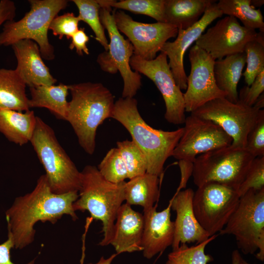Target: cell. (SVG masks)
<instances>
[{"label": "cell", "instance_id": "19", "mask_svg": "<svg viewBox=\"0 0 264 264\" xmlns=\"http://www.w3.org/2000/svg\"><path fill=\"white\" fill-rule=\"evenodd\" d=\"M194 192L191 188L176 192L171 199V209L176 212L173 250L181 244L196 242L198 244L210 237L195 215L193 207Z\"/></svg>", "mask_w": 264, "mask_h": 264}, {"label": "cell", "instance_id": "27", "mask_svg": "<svg viewBox=\"0 0 264 264\" xmlns=\"http://www.w3.org/2000/svg\"><path fill=\"white\" fill-rule=\"evenodd\" d=\"M160 181V177L147 172L129 179L125 184L126 203L140 205L143 210L151 208L159 198Z\"/></svg>", "mask_w": 264, "mask_h": 264}, {"label": "cell", "instance_id": "38", "mask_svg": "<svg viewBox=\"0 0 264 264\" xmlns=\"http://www.w3.org/2000/svg\"><path fill=\"white\" fill-rule=\"evenodd\" d=\"M264 70L261 72L250 86L242 87L238 93L239 101L244 104L253 107L259 97L264 93Z\"/></svg>", "mask_w": 264, "mask_h": 264}, {"label": "cell", "instance_id": "39", "mask_svg": "<svg viewBox=\"0 0 264 264\" xmlns=\"http://www.w3.org/2000/svg\"><path fill=\"white\" fill-rule=\"evenodd\" d=\"M71 42L69 46L70 49H75L77 53L82 56L83 53L89 54L87 44L89 41V37L85 32V28L79 29L71 37Z\"/></svg>", "mask_w": 264, "mask_h": 264}, {"label": "cell", "instance_id": "11", "mask_svg": "<svg viewBox=\"0 0 264 264\" xmlns=\"http://www.w3.org/2000/svg\"><path fill=\"white\" fill-rule=\"evenodd\" d=\"M240 198L237 190L218 183L209 182L198 187L193 199L194 212L210 237L223 228Z\"/></svg>", "mask_w": 264, "mask_h": 264}, {"label": "cell", "instance_id": "36", "mask_svg": "<svg viewBox=\"0 0 264 264\" xmlns=\"http://www.w3.org/2000/svg\"><path fill=\"white\" fill-rule=\"evenodd\" d=\"M80 20L73 13H66L57 15L52 20L49 30L54 36H58L60 39L66 36L67 39H71L74 34L79 29L78 24Z\"/></svg>", "mask_w": 264, "mask_h": 264}, {"label": "cell", "instance_id": "47", "mask_svg": "<svg viewBox=\"0 0 264 264\" xmlns=\"http://www.w3.org/2000/svg\"><path fill=\"white\" fill-rule=\"evenodd\" d=\"M240 264H251L245 261L242 257L240 259Z\"/></svg>", "mask_w": 264, "mask_h": 264}, {"label": "cell", "instance_id": "26", "mask_svg": "<svg viewBox=\"0 0 264 264\" xmlns=\"http://www.w3.org/2000/svg\"><path fill=\"white\" fill-rule=\"evenodd\" d=\"M26 86L15 69L0 68V110H29Z\"/></svg>", "mask_w": 264, "mask_h": 264}, {"label": "cell", "instance_id": "15", "mask_svg": "<svg viewBox=\"0 0 264 264\" xmlns=\"http://www.w3.org/2000/svg\"><path fill=\"white\" fill-rule=\"evenodd\" d=\"M191 64L187 78V88L183 93L185 111L192 112L207 102L225 98L226 94L217 87L214 75L215 60L197 45L189 52Z\"/></svg>", "mask_w": 264, "mask_h": 264}, {"label": "cell", "instance_id": "25", "mask_svg": "<svg viewBox=\"0 0 264 264\" xmlns=\"http://www.w3.org/2000/svg\"><path fill=\"white\" fill-rule=\"evenodd\" d=\"M31 98L29 107L44 108L57 118L66 121L68 107L66 97L68 85L60 83L58 85L39 86L29 87Z\"/></svg>", "mask_w": 264, "mask_h": 264}, {"label": "cell", "instance_id": "31", "mask_svg": "<svg viewBox=\"0 0 264 264\" xmlns=\"http://www.w3.org/2000/svg\"><path fill=\"white\" fill-rule=\"evenodd\" d=\"M79 10L78 16L80 21L87 23L93 31L95 39L105 48L109 49V42L100 20L99 12L101 6L97 0H73Z\"/></svg>", "mask_w": 264, "mask_h": 264}, {"label": "cell", "instance_id": "28", "mask_svg": "<svg viewBox=\"0 0 264 264\" xmlns=\"http://www.w3.org/2000/svg\"><path fill=\"white\" fill-rule=\"evenodd\" d=\"M217 4L223 14L238 19L245 27L264 32L262 12L251 6L250 0H220Z\"/></svg>", "mask_w": 264, "mask_h": 264}, {"label": "cell", "instance_id": "22", "mask_svg": "<svg viewBox=\"0 0 264 264\" xmlns=\"http://www.w3.org/2000/svg\"><path fill=\"white\" fill-rule=\"evenodd\" d=\"M246 64L244 52L238 53L216 60L214 75L218 88L226 94L225 99L236 103L239 100L237 86Z\"/></svg>", "mask_w": 264, "mask_h": 264}, {"label": "cell", "instance_id": "6", "mask_svg": "<svg viewBox=\"0 0 264 264\" xmlns=\"http://www.w3.org/2000/svg\"><path fill=\"white\" fill-rule=\"evenodd\" d=\"M30 10L20 20L6 22L0 33V46H7L22 40H31L38 45L43 59L55 58L54 46L48 38L53 18L67 6L66 0H29Z\"/></svg>", "mask_w": 264, "mask_h": 264}, {"label": "cell", "instance_id": "30", "mask_svg": "<svg viewBox=\"0 0 264 264\" xmlns=\"http://www.w3.org/2000/svg\"><path fill=\"white\" fill-rule=\"evenodd\" d=\"M218 236L215 234L194 246H188L186 243L180 244L168 255L165 264H208L214 259L210 254L205 253L206 246Z\"/></svg>", "mask_w": 264, "mask_h": 264}, {"label": "cell", "instance_id": "14", "mask_svg": "<svg viewBox=\"0 0 264 264\" xmlns=\"http://www.w3.org/2000/svg\"><path fill=\"white\" fill-rule=\"evenodd\" d=\"M112 13L117 29L132 45L133 54L143 59H154L168 40L177 36L178 29L169 23L139 22L121 10Z\"/></svg>", "mask_w": 264, "mask_h": 264}, {"label": "cell", "instance_id": "17", "mask_svg": "<svg viewBox=\"0 0 264 264\" xmlns=\"http://www.w3.org/2000/svg\"><path fill=\"white\" fill-rule=\"evenodd\" d=\"M216 1L213 0L208 5L200 19L193 25L186 30L178 29L176 39L173 42L167 41L160 51L168 58L169 66L176 84L181 90L187 88V76L183 64L185 52L211 23L223 15Z\"/></svg>", "mask_w": 264, "mask_h": 264}, {"label": "cell", "instance_id": "32", "mask_svg": "<svg viewBox=\"0 0 264 264\" xmlns=\"http://www.w3.org/2000/svg\"><path fill=\"white\" fill-rule=\"evenodd\" d=\"M117 148L124 160L127 170L128 179L143 175L147 171L145 157L132 140L118 141Z\"/></svg>", "mask_w": 264, "mask_h": 264}, {"label": "cell", "instance_id": "37", "mask_svg": "<svg viewBox=\"0 0 264 264\" xmlns=\"http://www.w3.org/2000/svg\"><path fill=\"white\" fill-rule=\"evenodd\" d=\"M245 148L255 158L264 156V113L249 132Z\"/></svg>", "mask_w": 264, "mask_h": 264}, {"label": "cell", "instance_id": "3", "mask_svg": "<svg viewBox=\"0 0 264 264\" xmlns=\"http://www.w3.org/2000/svg\"><path fill=\"white\" fill-rule=\"evenodd\" d=\"M68 87L71 99L68 102L66 121L71 125L80 146L92 155L97 128L111 117L114 97L100 83H81L68 85Z\"/></svg>", "mask_w": 264, "mask_h": 264}, {"label": "cell", "instance_id": "40", "mask_svg": "<svg viewBox=\"0 0 264 264\" xmlns=\"http://www.w3.org/2000/svg\"><path fill=\"white\" fill-rule=\"evenodd\" d=\"M178 166L180 172V180L176 192H179L185 188L188 181L192 176L194 169V162L185 160H178Z\"/></svg>", "mask_w": 264, "mask_h": 264}, {"label": "cell", "instance_id": "8", "mask_svg": "<svg viewBox=\"0 0 264 264\" xmlns=\"http://www.w3.org/2000/svg\"><path fill=\"white\" fill-rule=\"evenodd\" d=\"M254 158L245 148L231 145L200 154L194 162V184L216 182L237 191Z\"/></svg>", "mask_w": 264, "mask_h": 264}, {"label": "cell", "instance_id": "43", "mask_svg": "<svg viewBox=\"0 0 264 264\" xmlns=\"http://www.w3.org/2000/svg\"><path fill=\"white\" fill-rule=\"evenodd\" d=\"M117 255L116 253L112 254L110 257L105 258L104 257H101L99 261L96 263H88L87 264H111L113 260Z\"/></svg>", "mask_w": 264, "mask_h": 264}, {"label": "cell", "instance_id": "10", "mask_svg": "<svg viewBox=\"0 0 264 264\" xmlns=\"http://www.w3.org/2000/svg\"><path fill=\"white\" fill-rule=\"evenodd\" d=\"M264 113V110L239 100L234 103L222 98L210 101L191 113L218 125L232 138L231 145L245 148L249 132Z\"/></svg>", "mask_w": 264, "mask_h": 264}, {"label": "cell", "instance_id": "29", "mask_svg": "<svg viewBox=\"0 0 264 264\" xmlns=\"http://www.w3.org/2000/svg\"><path fill=\"white\" fill-rule=\"evenodd\" d=\"M104 5L149 16L159 22H165V0H99Z\"/></svg>", "mask_w": 264, "mask_h": 264}, {"label": "cell", "instance_id": "1", "mask_svg": "<svg viewBox=\"0 0 264 264\" xmlns=\"http://www.w3.org/2000/svg\"><path fill=\"white\" fill-rule=\"evenodd\" d=\"M78 197L77 191L53 193L45 175H41L34 189L17 197L5 211L8 235L12 237L14 248L22 249L34 242V227L39 221L54 224L65 215L76 220L78 217L73 204Z\"/></svg>", "mask_w": 264, "mask_h": 264}, {"label": "cell", "instance_id": "41", "mask_svg": "<svg viewBox=\"0 0 264 264\" xmlns=\"http://www.w3.org/2000/svg\"><path fill=\"white\" fill-rule=\"evenodd\" d=\"M16 7L14 1L0 0V27L6 22L14 20Z\"/></svg>", "mask_w": 264, "mask_h": 264}, {"label": "cell", "instance_id": "45", "mask_svg": "<svg viewBox=\"0 0 264 264\" xmlns=\"http://www.w3.org/2000/svg\"><path fill=\"white\" fill-rule=\"evenodd\" d=\"M264 93H263L258 98L256 102L253 106L261 109L264 107Z\"/></svg>", "mask_w": 264, "mask_h": 264}, {"label": "cell", "instance_id": "34", "mask_svg": "<svg viewBox=\"0 0 264 264\" xmlns=\"http://www.w3.org/2000/svg\"><path fill=\"white\" fill-rule=\"evenodd\" d=\"M244 52L246 54V68L242 75L247 86H250L258 74L264 70V44L256 39L248 42Z\"/></svg>", "mask_w": 264, "mask_h": 264}, {"label": "cell", "instance_id": "35", "mask_svg": "<svg viewBox=\"0 0 264 264\" xmlns=\"http://www.w3.org/2000/svg\"><path fill=\"white\" fill-rule=\"evenodd\" d=\"M264 188V156L255 158L237 190L241 198L250 189Z\"/></svg>", "mask_w": 264, "mask_h": 264}, {"label": "cell", "instance_id": "13", "mask_svg": "<svg viewBox=\"0 0 264 264\" xmlns=\"http://www.w3.org/2000/svg\"><path fill=\"white\" fill-rule=\"evenodd\" d=\"M182 135L172 156L194 162L200 154L230 146L232 138L216 123L193 114L186 117Z\"/></svg>", "mask_w": 264, "mask_h": 264}, {"label": "cell", "instance_id": "16", "mask_svg": "<svg viewBox=\"0 0 264 264\" xmlns=\"http://www.w3.org/2000/svg\"><path fill=\"white\" fill-rule=\"evenodd\" d=\"M257 35L256 30L246 28L235 17L227 16L208 28L195 44L216 60L244 52L246 44Z\"/></svg>", "mask_w": 264, "mask_h": 264}, {"label": "cell", "instance_id": "44", "mask_svg": "<svg viewBox=\"0 0 264 264\" xmlns=\"http://www.w3.org/2000/svg\"><path fill=\"white\" fill-rule=\"evenodd\" d=\"M241 255L238 250H234L231 254L232 264H240Z\"/></svg>", "mask_w": 264, "mask_h": 264}, {"label": "cell", "instance_id": "7", "mask_svg": "<svg viewBox=\"0 0 264 264\" xmlns=\"http://www.w3.org/2000/svg\"><path fill=\"white\" fill-rule=\"evenodd\" d=\"M219 235H232L245 255L264 261V188L250 189L240 198L237 208Z\"/></svg>", "mask_w": 264, "mask_h": 264}, {"label": "cell", "instance_id": "46", "mask_svg": "<svg viewBox=\"0 0 264 264\" xmlns=\"http://www.w3.org/2000/svg\"><path fill=\"white\" fill-rule=\"evenodd\" d=\"M264 3V0H250V4L254 8L256 7H261Z\"/></svg>", "mask_w": 264, "mask_h": 264}, {"label": "cell", "instance_id": "42", "mask_svg": "<svg viewBox=\"0 0 264 264\" xmlns=\"http://www.w3.org/2000/svg\"><path fill=\"white\" fill-rule=\"evenodd\" d=\"M14 248L12 237L8 235L7 239L0 244V264H15L11 259L10 251ZM36 258H35L26 264H35Z\"/></svg>", "mask_w": 264, "mask_h": 264}, {"label": "cell", "instance_id": "9", "mask_svg": "<svg viewBox=\"0 0 264 264\" xmlns=\"http://www.w3.org/2000/svg\"><path fill=\"white\" fill-rule=\"evenodd\" d=\"M97 0L101 6V22L108 31L110 42L108 50L98 55L97 62L106 72L115 74L119 71L123 80L122 97H133L141 87V77L130 66V61L134 53L133 46L117 29L111 7Z\"/></svg>", "mask_w": 264, "mask_h": 264}, {"label": "cell", "instance_id": "21", "mask_svg": "<svg viewBox=\"0 0 264 264\" xmlns=\"http://www.w3.org/2000/svg\"><path fill=\"white\" fill-rule=\"evenodd\" d=\"M143 226V215L132 209L127 203L122 204L117 213L110 242L117 255L142 251Z\"/></svg>", "mask_w": 264, "mask_h": 264}, {"label": "cell", "instance_id": "4", "mask_svg": "<svg viewBox=\"0 0 264 264\" xmlns=\"http://www.w3.org/2000/svg\"><path fill=\"white\" fill-rule=\"evenodd\" d=\"M79 197L73 203L75 211H88L93 220L102 222L103 238L99 245L110 244L118 209L125 200V181L114 183L106 180L94 166H86L81 172Z\"/></svg>", "mask_w": 264, "mask_h": 264}, {"label": "cell", "instance_id": "5", "mask_svg": "<svg viewBox=\"0 0 264 264\" xmlns=\"http://www.w3.org/2000/svg\"><path fill=\"white\" fill-rule=\"evenodd\" d=\"M45 172L51 191L79 192L81 174L59 142L52 128L37 116L30 141Z\"/></svg>", "mask_w": 264, "mask_h": 264}, {"label": "cell", "instance_id": "20", "mask_svg": "<svg viewBox=\"0 0 264 264\" xmlns=\"http://www.w3.org/2000/svg\"><path fill=\"white\" fill-rule=\"evenodd\" d=\"M11 46L17 62L15 69L26 86H48L56 83L57 80L44 62L36 43L31 40H22Z\"/></svg>", "mask_w": 264, "mask_h": 264}, {"label": "cell", "instance_id": "23", "mask_svg": "<svg viewBox=\"0 0 264 264\" xmlns=\"http://www.w3.org/2000/svg\"><path fill=\"white\" fill-rule=\"evenodd\" d=\"M36 118L30 110L24 112L0 110V132L10 141L22 146L30 141Z\"/></svg>", "mask_w": 264, "mask_h": 264}, {"label": "cell", "instance_id": "12", "mask_svg": "<svg viewBox=\"0 0 264 264\" xmlns=\"http://www.w3.org/2000/svg\"><path fill=\"white\" fill-rule=\"evenodd\" d=\"M130 64L133 71L151 79L160 92L165 104L166 121L174 125L184 124L186 117L183 93L176 83L166 55L160 52L154 59L146 60L133 54Z\"/></svg>", "mask_w": 264, "mask_h": 264}, {"label": "cell", "instance_id": "18", "mask_svg": "<svg viewBox=\"0 0 264 264\" xmlns=\"http://www.w3.org/2000/svg\"><path fill=\"white\" fill-rule=\"evenodd\" d=\"M156 209L157 203L143 210L141 247L144 257L148 259L172 246L174 238L175 222L171 220V200L162 211H157Z\"/></svg>", "mask_w": 264, "mask_h": 264}, {"label": "cell", "instance_id": "2", "mask_svg": "<svg viewBox=\"0 0 264 264\" xmlns=\"http://www.w3.org/2000/svg\"><path fill=\"white\" fill-rule=\"evenodd\" d=\"M111 118L120 123L130 133L132 141L144 154L146 172L161 177L164 165L172 155L183 132L180 128L173 131L154 129L141 116L137 101L133 97H121L115 103Z\"/></svg>", "mask_w": 264, "mask_h": 264}, {"label": "cell", "instance_id": "24", "mask_svg": "<svg viewBox=\"0 0 264 264\" xmlns=\"http://www.w3.org/2000/svg\"><path fill=\"white\" fill-rule=\"evenodd\" d=\"M213 1L212 0H165V22L178 29L186 30L200 19V16Z\"/></svg>", "mask_w": 264, "mask_h": 264}, {"label": "cell", "instance_id": "33", "mask_svg": "<svg viewBox=\"0 0 264 264\" xmlns=\"http://www.w3.org/2000/svg\"><path fill=\"white\" fill-rule=\"evenodd\" d=\"M97 169L108 181L119 183L128 178L126 165L118 149H110L99 163Z\"/></svg>", "mask_w": 264, "mask_h": 264}]
</instances>
